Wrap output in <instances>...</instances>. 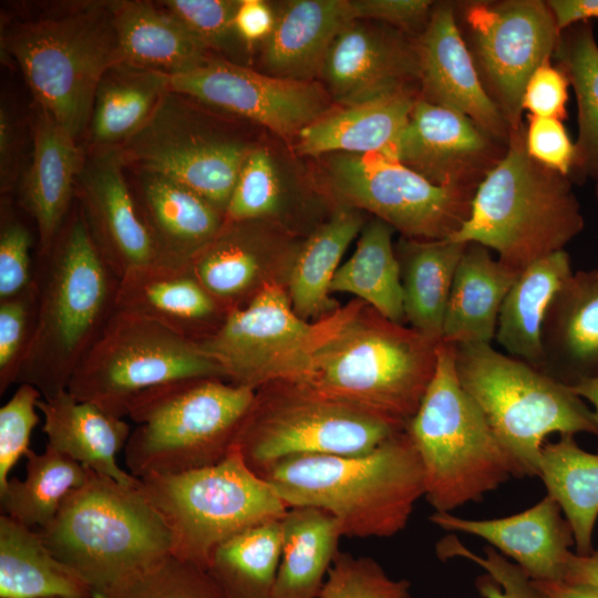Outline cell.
<instances>
[{
    "instance_id": "6da1fadb",
    "label": "cell",
    "mask_w": 598,
    "mask_h": 598,
    "mask_svg": "<svg viewBox=\"0 0 598 598\" xmlns=\"http://www.w3.org/2000/svg\"><path fill=\"white\" fill-rule=\"evenodd\" d=\"M120 280L76 206L51 248L38 255L35 324L17 384L35 386L42 398L68 390L117 309Z\"/></svg>"
},
{
    "instance_id": "7a4b0ae2",
    "label": "cell",
    "mask_w": 598,
    "mask_h": 598,
    "mask_svg": "<svg viewBox=\"0 0 598 598\" xmlns=\"http://www.w3.org/2000/svg\"><path fill=\"white\" fill-rule=\"evenodd\" d=\"M260 476L288 508L332 515L344 537H392L424 497L423 467L406 430L362 454L291 457Z\"/></svg>"
},
{
    "instance_id": "3957f363",
    "label": "cell",
    "mask_w": 598,
    "mask_h": 598,
    "mask_svg": "<svg viewBox=\"0 0 598 598\" xmlns=\"http://www.w3.org/2000/svg\"><path fill=\"white\" fill-rule=\"evenodd\" d=\"M437 346L364 303L288 383L405 429L434 375Z\"/></svg>"
},
{
    "instance_id": "277c9868",
    "label": "cell",
    "mask_w": 598,
    "mask_h": 598,
    "mask_svg": "<svg viewBox=\"0 0 598 598\" xmlns=\"http://www.w3.org/2000/svg\"><path fill=\"white\" fill-rule=\"evenodd\" d=\"M51 551L111 598L127 581L172 554L169 527L136 486L89 471L53 520L39 529Z\"/></svg>"
},
{
    "instance_id": "5b68a950",
    "label": "cell",
    "mask_w": 598,
    "mask_h": 598,
    "mask_svg": "<svg viewBox=\"0 0 598 598\" xmlns=\"http://www.w3.org/2000/svg\"><path fill=\"white\" fill-rule=\"evenodd\" d=\"M584 226L569 178L534 161L518 131L476 187L467 219L448 239L492 249L520 272L564 250Z\"/></svg>"
},
{
    "instance_id": "8992f818",
    "label": "cell",
    "mask_w": 598,
    "mask_h": 598,
    "mask_svg": "<svg viewBox=\"0 0 598 598\" xmlns=\"http://www.w3.org/2000/svg\"><path fill=\"white\" fill-rule=\"evenodd\" d=\"M110 2L66 3L1 35L38 106L74 137L89 126L103 75L122 62Z\"/></svg>"
},
{
    "instance_id": "52a82bcc",
    "label": "cell",
    "mask_w": 598,
    "mask_h": 598,
    "mask_svg": "<svg viewBox=\"0 0 598 598\" xmlns=\"http://www.w3.org/2000/svg\"><path fill=\"white\" fill-rule=\"evenodd\" d=\"M405 430L434 512L452 513L518 477L511 455L457 379L454 344L439 343L434 375Z\"/></svg>"
},
{
    "instance_id": "ba28073f",
    "label": "cell",
    "mask_w": 598,
    "mask_h": 598,
    "mask_svg": "<svg viewBox=\"0 0 598 598\" xmlns=\"http://www.w3.org/2000/svg\"><path fill=\"white\" fill-rule=\"evenodd\" d=\"M255 391L218 378L179 380L136 396L124 448L130 474L174 475L223 461L235 444Z\"/></svg>"
},
{
    "instance_id": "9c48e42d",
    "label": "cell",
    "mask_w": 598,
    "mask_h": 598,
    "mask_svg": "<svg viewBox=\"0 0 598 598\" xmlns=\"http://www.w3.org/2000/svg\"><path fill=\"white\" fill-rule=\"evenodd\" d=\"M457 379L511 455L518 477H537L547 436L598 435L592 410L571 386L492 344H454Z\"/></svg>"
},
{
    "instance_id": "30bf717a",
    "label": "cell",
    "mask_w": 598,
    "mask_h": 598,
    "mask_svg": "<svg viewBox=\"0 0 598 598\" xmlns=\"http://www.w3.org/2000/svg\"><path fill=\"white\" fill-rule=\"evenodd\" d=\"M173 537L172 554L207 569L214 549L250 527L281 519L288 507L234 444L210 466L140 480Z\"/></svg>"
},
{
    "instance_id": "8fae6325",
    "label": "cell",
    "mask_w": 598,
    "mask_h": 598,
    "mask_svg": "<svg viewBox=\"0 0 598 598\" xmlns=\"http://www.w3.org/2000/svg\"><path fill=\"white\" fill-rule=\"evenodd\" d=\"M364 303L354 299L322 319L307 321L293 310L286 285L270 282L245 306L229 310L219 329L198 344L226 381L256 391L293 381Z\"/></svg>"
},
{
    "instance_id": "7c38bea8",
    "label": "cell",
    "mask_w": 598,
    "mask_h": 598,
    "mask_svg": "<svg viewBox=\"0 0 598 598\" xmlns=\"http://www.w3.org/2000/svg\"><path fill=\"white\" fill-rule=\"evenodd\" d=\"M403 430L299 385L278 382L255 391L235 445L260 476L291 457L362 454Z\"/></svg>"
},
{
    "instance_id": "4fadbf2b",
    "label": "cell",
    "mask_w": 598,
    "mask_h": 598,
    "mask_svg": "<svg viewBox=\"0 0 598 598\" xmlns=\"http://www.w3.org/2000/svg\"><path fill=\"white\" fill-rule=\"evenodd\" d=\"M225 377L195 341L164 326L116 309L73 373L68 391L124 417L142 393L171 382Z\"/></svg>"
},
{
    "instance_id": "5bb4252c",
    "label": "cell",
    "mask_w": 598,
    "mask_h": 598,
    "mask_svg": "<svg viewBox=\"0 0 598 598\" xmlns=\"http://www.w3.org/2000/svg\"><path fill=\"white\" fill-rule=\"evenodd\" d=\"M194 102L169 89L144 124L114 148L124 166L169 177L225 215L252 146L214 131Z\"/></svg>"
},
{
    "instance_id": "9a60e30c",
    "label": "cell",
    "mask_w": 598,
    "mask_h": 598,
    "mask_svg": "<svg viewBox=\"0 0 598 598\" xmlns=\"http://www.w3.org/2000/svg\"><path fill=\"white\" fill-rule=\"evenodd\" d=\"M327 169L341 204L373 214L409 239L452 237L476 190L436 185L384 153L332 154Z\"/></svg>"
},
{
    "instance_id": "2e32d148",
    "label": "cell",
    "mask_w": 598,
    "mask_h": 598,
    "mask_svg": "<svg viewBox=\"0 0 598 598\" xmlns=\"http://www.w3.org/2000/svg\"><path fill=\"white\" fill-rule=\"evenodd\" d=\"M473 60L512 133L520 131L523 94L532 74L549 61L560 37L547 2H477L465 12Z\"/></svg>"
},
{
    "instance_id": "e0dca14e",
    "label": "cell",
    "mask_w": 598,
    "mask_h": 598,
    "mask_svg": "<svg viewBox=\"0 0 598 598\" xmlns=\"http://www.w3.org/2000/svg\"><path fill=\"white\" fill-rule=\"evenodd\" d=\"M169 89L245 117L287 140L296 138L332 109L330 95L316 81L264 74L221 58H210L194 70L169 75Z\"/></svg>"
},
{
    "instance_id": "ac0fdd59",
    "label": "cell",
    "mask_w": 598,
    "mask_h": 598,
    "mask_svg": "<svg viewBox=\"0 0 598 598\" xmlns=\"http://www.w3.org/2000/svg\"><path fill=\"white\" fill-rule=\"evenodd\" d=\"M116 150H102L79 174L78 206L100 255L121 279L128 271L164 261L123 174Z\"/></svg>"
},
{
    "instance_id": "d6986e66",
    "label": "cell",
    "mask_w": 598,
    "mask_h": 598,
    "mask_svg": "<svg viewBox=\"0 0 598 598\" xmlns=\"http://www.w3.org/2000/svg\"><path fill=\"white\" fill-rule=\"evenodd\" d=\"M430 182L476 189L499 158L493 138L468 117L417 97L410 118L384 152Z\"/></svg>"
},
{
    "instance_id": "ffe728a7",
    "label": "cell",
    "mask_w": 598,
    "mask_h": 598,
    "mask_svg": "<svg viewBox=\"0 0 598 598\" xmlns=\"http://www.w3.org/2000/svg\"><path fill=\"white\" fill-rule=\"evenodd\" d=\"M298 246H292L274 221L225 220L189 266L202 285L231 310L245 306L266 285L283 283L274 271L289 275Z\"/></svg>"
},
{
    "instance_id": "44dd1931",
    "label": "cell",
    "mask_w": 598,
    "mask_h": 598,
    "mask_svg": "<svg viewBox=\"0 0 598 598\" xmlns=\"http://www.w3.org/2000/svg\"><path fill=\"white\" fill-rule=\"evenodd\" d=\"M414 48L422 99L468 117L491 138L508 143L512 131L482 82L451 6L432 10Z\"/></svg>"
},
{
    "instance_id": "7402d4cb",
    "label": "cell",
    "mask_w": 598,
    "mask_h": 598,
    "mask_svg": "<svg viewBox=\"0 0 598 598\" xmlns=\"http://www.w3.org/2000/svg\"><path fill=\"white\" fill-rule=\"evenodd\" d=\"M321 78L338 106L408 89L419 79L414 44L396 32L353 20L333 41Z\"/></svg>"
},
{
    "instance_id": "603a6c76",
    "label": "cell",
    "mask_w": 598,
    "mask_h": 598,
    "mask_svg": "<svg viewBox=\"0 0 598 598\" xmlns=\"http://www.w3.org/2000/svg\"><path fill=\"white\" fill-rule=\"evenodd\" d=\"M429 519L450 533L482 538L534 581H563L567 559L574 551L570 525L548 494L534 506L506 517L472 519L434 512Z\"/></svg>"
},
{
    "instance_id": "cb8c5ba5",
    "label": "cell",
    "mask_w": 598,
    "mask_h": 598,
    "mask_svg": "<svg viewBox=\"0 0 598 598\" xmlns=\"http://www.w3.org/2000/svg\"><path fill=\"white\" fill-rule=\"evenodd\" d=\"M116 307L197 343L214 334L229 312L189 262L159 261L128 271L120 280Z\"/></svg>"
},
{
    "instance_id": "d4e9b609",
    "label": "cell",
    "mask_w": 598,
    "mask_h": 598,
    "mask_svg": "<svg viewBox=\"0 0 598 598\" xmlns=\"http://www.w3.org/2000/svg\"><path fill=\"white\" fill-rule=\"evenodd\" d=\"M31 163L21 185V205L34 220L38 255H43L71 213L84 161L75 137L40 106L33 117Z\"/></svg>"
},
{
    "instance_id": "484cf974",
    "label": "cell",
    "mask_w": 598,
    "mask_h": 598,
    "mask_svg": "<svg viewBox=\"0 0 598 598\" xmlns=\"http://www.w3.org/2000/svg\"><path fill=\"white\" fill-rule=\"evenodd\" d=\"M543 368L573 386L598 377V269L574 271L551 300L543 326Z\"/></svg>"
},
{
    "instance_id": "4316f807",
    "label": "cell",
    "mask_w": 598,
    "mask_h": 598,
    "mask_svg": "<svg viewBox=\"0 0 598 598\" xmlns=\"http://www.w3.org/2000/svg\"><path fill=\"white\" fill-rule=\"evenodd\" d=\"M38 410L44 417L42 431L47 445L123 485L140 483L117 464V455L124 452L132 432L123 417L79 401L68 390L40 399Z\"/></svg>"
},
{
    "instance_id": "83f0119b",
    "label": "cell",
    "mask_w": 598,
    "mask_h": 598,
    "mask_svg": "<svg viewBox=\"0 0 598 598\" xmlns=\"http://www.w3.org/2000/svg\"><path fill=\"white\" fill-rule=\"evenodd\" d=\"M350 0H291L276 12L261 60L269 74L316 81L341 30L353 21Z\"/></svg>"
},
{
    "instance_id": "f1b7e54d",
    "label": "cell",
    "mask_w": 598,
    "mask_h": 598,
    "mask_svg": "<svg viewBox=\"0 0 598 598\" xmlns=\"http://www.w3.org/2000/svg\"><path fill=\"white\" fill-rule=\"evenodd\" d=\"M417 97L410 87L347 106L334 105L296 136L302 155L373 154L389 151Z\"/></svg>"
},
{
    "instance_id": "f546056e",
    "label": "cell",
    "mask_w": 598,
    "mask_h": 598,
    "mask_svg": "<svg viewBox=\"0 0 598 598\" xmlns=\"http://www.w3.org/2000/svg\"><path fill=\"white\" fill-rule=\"evenodd\" d=\"M138 208L165 262L188 264L221 228L225 215L185 185L138 172Z\"/></svg>"
},
{
    "instance_id": "4dcf8cb0",
    "label": "cell",
    "mask_w": 598,
    "mask_h": 598,
    "mask_svg": "<svg viewBox=\"0 0 598 598\" xmlns=\"http://www.w3.org/2000/svg\"><path fill=\"white\" fill-rule=\"evenodd\" d=\"M478 244H466L443 321L442 341L492 344L504 299L518 275Z\"/></svg>"
},
{
    "instance_id": "1f68e13d",
    "label": "cell",
    "mask_w": 598,
    "mask_h": 598,
    "mask_svg": "<svg viewBox=\"0 0 598 598\" xmlns=\"http://www.w3.org/2000/svg\"><path fill=\"white\" fill-rule=\"evenodd\" d=\"M110 6L123 62L174 75L194 70L212 58L156 2L117 0Z\"/></svg>"
},
{
    "instance_id": "d6a6232c",
    "label": "cell",
    "mask_w": 598,
    "mask_h": 598,
    "mask_svg": "<svg viewBox=\"0 0 598 598\" xmlns=\"http://www.w3.org/2000/svg\"><path fill=\"white\" fill-rule=\"evenodd\" d=\"M364 224L359 209L340 204L330 218L298 246L286 289L300 318L317 321L339 308L330 299L331 282L342 256Z\"/></svg>"
},
{
    "instance_id": "836d02e7",
    "label": "cell",
    "mask_w": 598,
    "mask_h": 598,
    "mask_svg": "<svg viewBox=\"0 0 598 598\" xmlns=\"http://www.w3.org/2000/svg\"><path fill=\"white\" fill-rule=\"evenodd\" d=\"M0 598H93V594L51 551L39 529L1 514Z\"/></svg>"
},
{
    "instance_id": "e575fe53",
    "label": "cell",
    "mask_w": 598,
    "mask_h": 598,
    "mask_svg": "<svg viewBox=\"0 0 598 598\" xmlns=\"http://www.w3.org/2000/svg\"><path fill=\"white\" fill-rule=\"evenodd\" d=\"M573 272L565 249L520 271L502 305L494 339L509 355L542 370L545 317L555 295Z\"/></svg>"
},
{
    "instance_id": "d590c367",
    "label": "cell",
    "mask_w": 598,
    "mask_h": 598,
    "mask_svg": "<svg viewBox=\"0 0 598 598\" xmlns=\"http://www.w3.org/2000/svg\"><path fill=\"white\" fill-rule=\"evenodd\" d=\"M466 244L451 239L404 238L396 257L401 269L404 318L410 327L440 343L454 275Z\"/></svg>"
},
{
    "instance_id": "8d00e7d4",
    "label": "cell",
    "mask_w": 598,
    "mask_h": 598,
    "mask_svg": "<svg viewBox=\"0 0 598 598\" xmlns=\"http://www.w3.org/2000/svg\"><path fill=\"white\" fill-rule=\"evenodd\" d=\"M280 529L272 598H318L343 537L336 518L316 507H289Z\"/></svg>"
},
{
    "instance_id": "74e56055",
    "label": "cell",
    "mask_w": 598,
    "mask_h": 598,
    "mask_svg": "<svg viewBox=\"0 0 598 598\" xmlns=\"http://www.w3.org/2000/svg\"><path fill=\"white\" fill-rule=\"evenodd\" d=\"M537 477L570 525L575 553H591L598 518V453L582 450L575 435H559L543 445Z\"/></svg>"
},
{
    "instance_id": "f35d334b",
    "label": "cell",
    "mask_w": 598,
    "mask_h": 598,
    "mask_svg": "<svg viewBox=\"0 0 598 598\" xmlns=\"http://www.w3.org/2000/svg\"><path fill=\"white\" fill-rule=\"evenodd\" d=\"M169 90V75L125 62L110 68L95 92L89 128L102 150L126 141L150 117Z\"/></svg>"
},
{
    "instance_id": "ab89813d",
    "label": "cell",
    "mask_w": 598,
    "mask_h": 598,
    "mask_svg": "<svg viewBox=\"0 0 598 598\" xmlns=\"http://www.w3.org/2000/svg\"><path fill=\"white\" fill-rule=\"evenodd\" d=\"M393 231L379 218L365 223L352 255L337 270L330 290L353 295L384 318L402 323L403 289Z\"/></svg>"
},
{
    "instance_id": "60d3db41",
    "label": "cell",
    "mask_w": 598,
    "mask_h": 598,
    "mask_svg": "<svg viewBox=\"0 0 598 598\" xmlns=\"http://www.w3.org/2000/svg\"><path fill=\"white\" fill-rule=\"evenodd\" d=\"M25 477H10L0 492L2 514L29 526L49 525L68 496L81 487L89 468L47 445L42 453L25 454Z\"/></svg>"
},
{
    "instance_id": "b9f144b4",
    "label": "cell",
    "mask_w": 598,
    "mask_h": 598,
    "mask_svg": "<svg viewBox=\"0 0 598 598\" xmlns=\"http://www.w3.org/2000/svg\"><path fill=\"white\" fill-rule=\"evenodd\" d=\"M280 555L279 519L250 527L219 544L207 570L227 598H272Z\"/></svg>"
},
{
    "instance_id": "7bdbcfd3",
    "label": "cell",
    "mask_w": 598,
    "mask_h": 598,
    "mask_svg": "<svg viewBox=\"0 0 598 598\" xmlns=\"http://www.w3.org/2000/svg\"><path fill=\"white\" fill-rule=\"evenodd\" d=\"M560 69L578 106V138L573 171L579 179L598 178V44L588 21L560 32L556 47Z\"/></svg>"
},
{
    "instance_id": "ee69618b",
    "label": "cell",
    "mask_w": 598,
    "mask_h": 598,
    "mask_svg": "<svg viewBox=\"0 0 598 598\" xmlns=\"http://www.w3.org/2000/svg\"><path fill=\"white\" fill-rule=\"evenodd\" d=\"M282 204V184L270 153L265 147L252 146L241 165L225 220L274 221Z\"/></svg>"
},
{
    "instance_id": "f6af8a7d",
    "label": "cell",
    "mask_w": 598,
    "mask_h": 598,
    "mask_svg": "<svg viewBox=\"0 0 598 598\" xmlns=\"http://www.w3.org/2000/svg\"><path fill=\"white\" fill-rule=\"evenodd\" d=\"M111 598H227L209 571L173 554L117 589Z\"/></svg>"
},
{
    "instance_id": "bcb514c9",
    "label": "cell",
    "mask_w": 598,
    "mask_h": 598,
    "mask_svg": "<svg viewBox=\"0 0 598 598\" xmlns=\"http://www.w3.org/2000/svg\"><path fill=\"white\" fill-rule=\"evenodd\" d=\"M435 551L442 560L464 558L483 568L475 580L482 598H549L518 565L491 546L477 555L451 534L436 544Z\"/></svg>"
},
{
    "instance_id": "7dc6e473",
    "label": "cell",
    "mask_w": 598,
    "mask_h": 598,
    "mask_svg": "<svg viewBox=\"0 0 598 598\" xmlns=\"http://www.w3.org/2000/svg\"><path fill=\"white\" fill-rule=\"evenodd\" d=\"M318 598H412L406 579L391 578L372 557L339 551Z\"/></svg>"
},
{
    "instance_id": "c3c4849f",
    "label": "cell",
    "mask_w": 598,
    "mask_h": 598,
    "mask_svg": "<svg viewBox=\"0 0 598 598\" xmlns=\"http://www.w3.org/2000/svg\"><path fill=\"white\" fill-rule=\"evenodd\" d=\"M239 1L164 0L156 3L210 52L227 50L234 40H240L234 25Z\"/></svg>"
},
{
    "instance_id": "681fc988",
    "label": "cell",
    "mask_w": 598,
    "mask_h": 598,
    "mask_svg": "<svg viewBox=\"0 0 598 598\" xmlns=\"http://www.w3.org/2000/svg\"><path fill=\"white\" fill-rule=\"evenodd\" d=\"M37 289L0 301V394L17 384L35 324Z\"/></svg>"
},
{
    "instance_id": "f907efd6",
    "label": "cell",
    "mask_w": 598,
    "mask_h": 598,
    "mask_svg": "<svg viewBox=\"0 0 598 598\" xmlns=\"http://www.w3.org/2000/svg\"><path fill=\"white\" fill-rule=\"evenodd\" d=\"M18 385L0 409V492L6 488L11 470L30 450V439L39 423L41 392L28 383Z\"/></svg>"
},
{
    "instance_id": "816d5d0a",
    "label": "cell",
    "mask_w": 598,
    "mask_h": 598,
    "mask_svg": "<svg viewBox=\"0 0 598 598\" xmlns=\"http://www.w3.org/2000/svg\"><path fill=\"white\" fill-rule=\"evenodd\" d=\"M33 236L12 213L1 210L0 301L35 290L37 262L31 249Z\"/></svg>"
},
{
    "instance_id": "f5cc1de1",
    "label": "cell",
    "mask_w": 598,
    "mask_h": 598,
    "mask_svg": "<svg viewBox=\"0 0 598 598\" xmlns=\"http://www.w3.org/2000/svg\"><path fill=\"white\" fill-rule=\"evenodd\" d=\"M524 143L534 161L568 177L575 164L576 147L561 121L530 115Z\"/></svg>"
},
{
    "instance_id": "db71d44e",
    "label": "cell",
    "mask_w": 598,
    "mask_h": 598,
    "mask_svg": "<svg viewBox=\"0 0 598 598\" xmlns=\"http://www.w3.org/2000/svg\"><path fill=\"white\" fill-rule=\"evenodd\" d=\"M569 81L560 68L542 64L529 78L523 94V110L532 116L561 121L566 117Z\"/></svg>"
},
{
    "instance_id": "11a10c76",
    "label": "cell",
    "mask_w": 598,
    "mask_h": 598,
    "mask_svg": "<svg viewBox=\"0 0 598 598\" xmlns=\"http://www.w3.org/2000/svg\"><path fill=\"white\" fill-rule=\"evenodd\" d=\"M354 20L384 22L404 30L426 24L432 8L429 0H350Z\"/></svg>"
},
{
    "instance_id": "9f6ffc18",
    "label": "cell",
    "mask_w": 598,
    "mask_h": 598,
    "mask_svg": "<svg viewBox=\"0 0 598 598\" xmlns=\"http://www.w3.org/2000/svg\"><path fill=\"white\" fill-rule=\"evenodd\" d=\"M276 24V11L264 0H240L234 25L238 38L248 47L265 42Z\"/></svg>"
},
{
    "instance_id": "6f0895ef",
    "label": "cell",
    "mask_w": 598,
    "mask_h": 598,
    "mask_svg": "<svg viewBox=\"0 0 598 598\" xmlns=\"http://www.w3.org/2000/svg\"><path fill=\"white\" fill-rule=\"evenodd\" d=\"M19 132L16 118L7 106L0 110V182L1 192L8 193L18 177Z\"/></svg>"
},
{
    "instance_id": "680465c9",
    "label": "cell",
    "mask_w": 598,
    "mask_h": 598,
    "mask_svg": "<svg viewBox=\"0 0 598 598\" xmlns=\"http://www.w3.org/2000/svg\"><path fill=\"white\" fill-rule=\"evenodd\" d=\"M547 4L560 32L575 23L598 18V0H550Z\"/></svg>"
},
{
    "instance_id": "91938a15",
    "label": "cell",
    "mask_w": 598,
    "mask_h": 598,
    "mask_svg": "<svg viewBox=\"0 0 598 598\" xmlns=\"http://www.w3.org/2000/svg\"><path fill=\"white\" fill-rule=\"evenodd\" d=\"M563 581L598 587V548L587 555L573 551L567 559Z\"/></svg>"
},
{
    "instance_id": "94428289",
    "label": "cell",
    "mask_w": 598,
    "mask_h": 598,
    "mask_svg": "<svg viewBox=\"0 0 598 598\" xmlns=\"http://www.w3.org/2000/svg\"><path fill=\"white\" fill-rule=\"evenodd\" d=\"M549 598H598V587L567 581H536Z\"/></svg>"
},
{
    "instance_id": "6125c7cd",
    "label": "cell",
    "mask_w": 598,
    "mask_h": 598,
    "mask_svg": "<svg viewBox=\"0 0 598 598\" xmlns=\"http://www.w3.org/2000/svg\"><path fill=\"white\" fill-rule=\"evenodd\" d=\"M574 392L592 406V412L598 426V377L577 382L571 386Z\"/></svg>"
},
{
    "instance_id": "be15d7a7",
    "label": "cell",
    "mask_w": 598,
    "mask_h": 598,
    "mask_svg": "<svg viewBox=\"0 0 598 598\" xmlns=\"http://www.w3.org/2000/svg\"><path fill=\"white\" fill-rule=\"evenodd\" d=\"M596 197H597V202H598V178H597V184H596Z\"/></svg>"
}]
</instances>
